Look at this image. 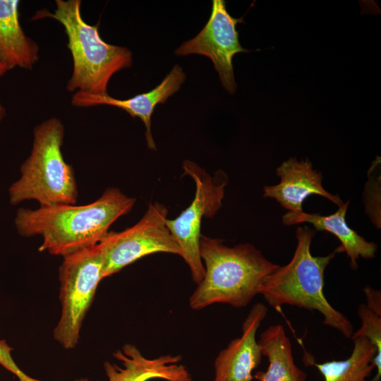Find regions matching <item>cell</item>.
<instances>
[{
    "label": "cell",
    "mask_w": 381,
    "mask_h": 381,
    "mask_svg": "<svg viewBox=\"0 0 381 381\" xmlns=\"http://www.w3.org/2000/svg\"><path fill=\"white\" fill-rule=\"evenodd\" d=\"M18 5L17 0H0V61L9 70H30L38 61L39 47L22 29Z\"/></svg>",
    "instance_id": "obj_15"
},
{
    "label": "cell",
    "mask_w": 381,
    "mask_h": 381,
    "mask_svg": "<svg viewBox=\"0 0 381 381\" xmlns=\"http://www.w3.org/2000/svg\"><path fill=\"white\" fill-rule=\"evenodd\" d=\"M267 307L256 303L242 324V334L231 340L214 360L213 381H252L253 371L260 364L262 353L256 339Z\"/></svg>",
    "instance_id": "obj_10"
},
{
    "label": "cell",
    "mask_w": 381,
    "mask_h": 381,
    "mask_svg": "<svg viewBox=\"0 0 381 381\" xmlns=\"http://www.w3.org/2000/svg\"><path fill=\"white\" fill-rule=\"evenodd\" d=\"M358 315L361 321L360 328L353 332L351 339L363 337L375 347L377 354L374 358L376 374L370 381H380L381 377V315L370 310L365 304L358 308Z\"/></svg>",
    "instance_id": "obj_18"
},
{
    "label": "cell",
    "mask_w": 381,
    "mask_h": 381,
    "mask_svg": "<svg viewBox=\"0 0 381 381\" xmlns=\"http://www.w3.org/2000/svg\"><path fill=\"white\" fill-rule=\"evenodd\" d=\"M168 210L157 202L149 205L143 217L122 231H109L99 242L104 265L103 279L138 259L156 253L180 255L181 250L166 222Z\"/></svg>",
    "instance_id": "obj_7"
},
{
    "label": "cell",
    "mask_w": 381,
    "mask_h": 381,
    "mask_svg": "<svg viewBox=\"0 0 381 381\" xmlns=\"http://www.w3.org/2000/svg\"><path fill=\"white\" fill-rule=\"evenodd\" d=\"M183 169L195 184V193L191 204L174 219L166 224L181 254L197 284L205 275V267L200 254V229L202 217H212L221 208L226 182L216 181L193 162L185 161Z\"/></svg>",
    "instance_id": "obj_8"
},
{
    "label": "cell",
    "mask_w": 381,
    "mask_h": 381,
    "mask_svg": "<svg viewBox=\"0 0 381 381\" xmlns=\"http://www.w3.org/2000/svg\"><path fill=\"white\" fill-rule=\"evenodd\" d=\"M315 233L307 226L297 228V246L292 259L284 266L279 265L264 279L259 294L274 308L288 305L318 311L324 318L323 324L351 339L353 333L351 322L324 294L325 270L336 252L313 256L310 245Z\"/></svg>",
    "instance_id": "obj_3"
},
{
    "label": "cell",
    "mask_w": 381,
    "mask_h": 381,
    "mask_svg": "<svg viewBox=\"0 0 381 381\" xmlns=\"http://www.w3.org/2000/svg\"><path fill=\"white\" fill-rule=\"evenodd\" d=\"M73 381H99V380H92L87 377H80V378L75 379Z\"/></svg>",
    "instance_id": "obj_23"
},
{
    "label": "cell",
    "mask_w": 381,
    "mask_h": 381,
    "mask_svg": "<svg viewBox=\"0 0 381 381\" xmlns=\"http://www.w3.org/2000/svg\"><path fill=\"white\" fill-rule=\"evenodd\" d=\"M363 292L366 298V306L375 314L381 315L380 291L367 285L363 289Z\"/></svg>",
    "instance_id": "obj_21"
},
{
    "label": "cell",
    "mask_w": 381,
    "mask_h": 381,
    "mask_svg": "<svg viewBox=\"0 0 381 381\" xmlns=\"http://www.w3.org/2000/svg\"><path fill=\"white\" fill-rule=\"evenodd\" d=\"M23 381H38V380L33 379V380H23Z\"/></svg>",
    "instance_id": "obj_24"
},
{
    "label": "cell",
    "mask_w": 381,
    "mask_h": 381,
    "mask_svg": "<svg viewBox=\"0 0 381 381\" xmlns=\"http://www.w3.org/2000/svg\"><path fill=\"white\" fill-rule=\"evenodd\" d=\"M8 70H9L8 68L5 64H4L3 63L0 61V76L3 75ZM5 114H6L5 109L0 104V121H2V119L5 116Z\"/></svg>",
    "instance_id": "obj_22"
},
{
    "label": "cell",
    "mask_w": 381,
    "mask_h": 381,
    "mask_svg": "<svg viewBox=\"0 0 381 381\" xmlns=\"http://www.w3.org/2000/svg\"><path fill=\"white\" fill-rule=\"evenodd\" d=\"M258 342L262 356L267 358L266 371L253 376L258 381H306V373L295 363L289 337L282 325L269 326Z\"/></svg>",
    "instance_id": "obj_16"
},
{
    "label": "cell",
    "mask_w": 381,
    "mask_h": 381,
    "mask_svg": "<svg viewBox=\"0 0 381 381\" xmlns=\"http://www.w3.org/2000/svg\"><path fill=\"white\" fill-rule=\"evenodd\" d=\"M350 201L339 207L338 210L329 215L308 214L306 212H287L282 216V222L285 225H293L306 222L313 225L315 229L332 233L341 242L334 251L346 253L350 260V267L353 270L358 268V260L360 258L372 259L375 256L377 246L374 242L366 241L350 228L346 222V214Z\"/></svg>",
    "instance_id": "obj_14"
},
{
    "label": "cell",
    "mask_w": 381,
    "mask_h": 381,
    "mask_svg": "<svg viewBox=\"0 0 381 381\" xmlns=\"http://www.w3.org/2000/svg\"><path fill=\"white\" fill-rule=\"evenodd\" d=\"M351 339L353 348L346 359L314 363L325 381H368L375 369L376 349L363 337Z\"/></svg>",
    "instance_id": "obj_17"
},
{
    "label": "cell",
    "mask_w": 381,
    "mask_h": 381,
    "mask_svg": "<svg viewBox=\"0 0 381 381\" xmlns=\"http://www.w3.org/2000/svg\"><path fill=\"white\" fill-rule=\"evenodd\" d=\"M243 18H233L227 11L226 2L213 0L210 19L202 30L193 39L183 42L175 50L177 56L200 54L210 58L219 74L224 87L235 92L232 59L240 52H249L240 44L236 24Z\"/></svg>",
    "instance_id": "obj_9"
},
{
    "label": "cell",
    "mask_w": 381,
    "mask_h": 381,
    "mask_svg": "<svg viewBox=\"0 0 381 381\" xmlns=\"http://www.w3.org/2000/svg\"><path fill=\"white\" fill-rule=\"evenodd\" d=\"M200 254L205 275L189 298L190 308L196 310L214 303L246 306L259 294L264 279L279 267L251 243L229 247L202 235Z\"/></svg>",
    "instance_id": "obj_2"
},
{
    "label": "cell",
    "mask_w": 381,
    "mask_h": 381,
    "mask_svg": "<svg viewBox=\"0 0 381 381\" xmlns=\"http://www.w3.org/2000/svg\"><path fill=\"white\" fill-rule=\"evenodd\" d=\"M54 13L40 11L35 19L52 18L64 28L67 47L73 62V73L66 88L94 95L107 94V85L116 72L132 64V53L126 47L104 42L99 25H91L83 20L80 0H56Z\"/></svg>",
    "instance_id": "obj_4"
},
{
    "label": "cell",
    "mask_w": 381,
    "mask_h": 381,
    "mask_svg": "<svg viewBox=\"0 0 381 381\" xmlns=\"http://www.w3.org/2000/svg\"><path fill=\"white\" fill-rule=\"evenodd\" d=\"M186 80L182 68L176 64L166 75L162 81L152 90L137 95L126 99H115L108 94L94 95L77 91L72 97L73 106L88 107L97 105H109L126 111L133 118L138 117L145 126V138L147 147L156 150V145L151 132V117L159 104L164 103L176 92Z\"/></svg>",
    "instance_id": "obj_12"
},
{
    "label": "cell",
    "mask_w": 381,
    "mask_h": 381,
    "mask_svg": "<svg viewBox=\"0 0 381 381\" xmlns=\"http://www.w3.org/2000/svg\"><path fill=\"white\" fill-rule=\"evenodd\" d=\"M280 182L265 186L263 196L276 200L288 212H303V202L311 195L322 196L338 207L344 202L338 195L326 190L322 183V175L308 159L298 161L291 157L284 161L276 169Z\"/></svg>",
    "instance_id": "obj_11"
},
{
    "label": "cell",
    "mask_w": 381,
    "mask_h": 381,
    "mask_svg": "<svg viewBox=\"0 0 381 381\" xmlns=\"http://www.w3.org/2000/svg\"><path fill=\"white\" fill-rule=\"evenodd\" d=\"M12 348L4 340H0V364L18 377L20 380H30V377L24 373L15 363L11 356Z\"/></svg>",
    "instance_id": "obj_20"
},
{
    "label": "cell",
    "mask_w": 381,
    "mask_h": 381,
    "mask_svg": "<svg viewBox=\"0 0 381 381\" xmlns=\"http://www.w3.org/2000/svg\"><path fill=\"white\" fill-rule=\"evenodd\" d=\"M59 268L61 317L54 339L65 349L76 346L84 319L103 279V255L99 243L63 257Z\"/></svg>",
    "instance_id": "obj_6"
},
{
    "label": "cell",
    "mask_w": 381,
    "mask_h": 381,
    "mask_svg": "<svg viewBox=\"0 0 381 381\" xmlns=\"http://www.w3.org/2000/svg\"><path fill=\"white\" fill-rule=\"evenodd\" d=\"M365 190V212L372 222L380 228V176H369Z\"/></svg>",
    "instance_id": "obj_19"
},
{
    "label": "cell",
    "mask_w": 381,
    "mask_h": 381,
    "mask_svg": "<svg viewBox=\"0 0 381 381\" xmlns=\"http://www.w3.org/2000/svg\"><path fill=\"white\" fill-rule=\"evenodd\" d=\"M33 133L30 155L20 167V178L8 188L9 202L16 205L32 200L40 207L76 205L74 171L61 152L64 126L51 118L37 126Z\"/></svg>",
    "instance_id": "obj_5"
},
{
    "label": "cell",
    "mask_w": 381,
    "mask_h": 381,
    "mask_svg": "<svg viewBox=\"0 0 381 381\" xmlns=\"http://www.w3.org/2000/svg\"><path fill=\"white\" fill-rule=\"evenodd\" d=\"M113 356L121 362L122 367L109 361L104 363L109 381H147L152 379L193 381L188 368L179 364L180 355L167 354L147 358L135 345L126 344Z\"/></svg>",
    "instance_id": "obj_13"
},
{
    "label": "cell",
    "mask_w": 381,
    "mask_h": 381,
    "mask_svg": "<svg viewBox=\"0 0 381 381\" xmlns=\"http://www.w3.org/2000/svg\"><path fill=\"white\" fill-rule=\"evenodd\" d=\"M135 200L117 188H109L87 205H57L36 210L19 208L14 219L18 233L41 236L40 252L62 257L97 244L110 226L128 213Z\"/></svg>",
    "instance_id": "obj_1"
}]
</instances>
